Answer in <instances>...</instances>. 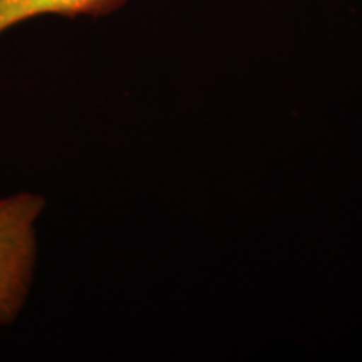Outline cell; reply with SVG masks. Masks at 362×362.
Segmentation results:
<instances>
[{
    "instance_id": "cell-1",
    "label": "cell",
    "mask_w": 362,
    "mask_h": 362,
    "mask_svg": "<svg viewBox=\"0 0 362 362\" xmlns=\"http://www.w3.org/2000/svg\"><path fill=\"white\" fill-rule=\"evenodd\" d=\"M42 194L19 192L0 198V325H12L29 300L37 265V221Z\"/></svg>"
},
{
    "instance_id": "cell-2",
    "label": "cell",
    "mask_w": 362,
    "mask_h": 362,
    "mask_svg": "<svg viewBox=\"0 0 362 362\" xmlns=\"http://www.w3.org/2000/svg\"><path fill=\"white\" fill-rule=\"evenodd\" d=\"M128 0H0V35L12 27L45 16L104 17L119 11Z\"/></svg>"
}]
</instances>
